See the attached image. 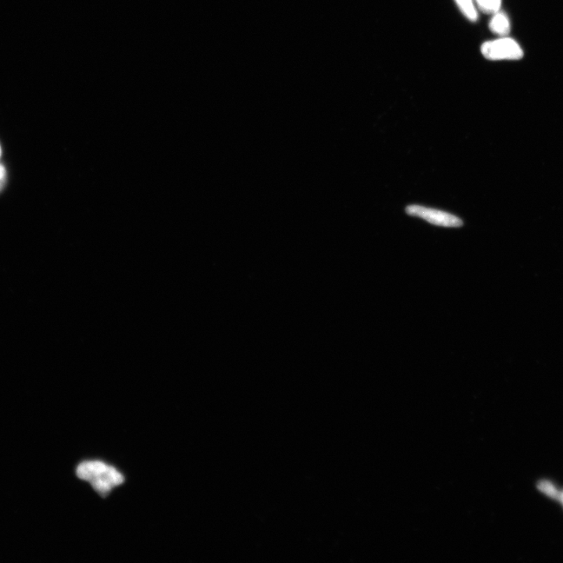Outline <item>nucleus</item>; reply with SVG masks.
Wrapping results in <instances>:
<instances>
[{"instance_id": "obj_3", "label": "nucleus", "mask_w": 563, "mask_h": 563, "mask_svg": "<svg viewBox=\"0 0 563 563\" xmlns=\"http://www.w3.org/2000/svg\"><path fill=\"white\" fill-rule=\"evenodd\" d=\"M406 211L408 215L422 218L436 227L459 228L463 225L462 220L459 217L446 211L429 208L421 205H409Z\"/></svg>"}, {"instance_id": "obj_4", "label": "nucleus", "mask_w": 563, "mask_h": 563, "mask_svg": "<svg viewBox=\"0 0 563 563\" xmlns=\"http://www.w3.org/2000/svg\"><path fill=\"white\" fill-rule=\"evenodd\" d=\"M493 17L490 22L489 28L494 34L501 37L506 36L511 30V23L509 18L504 12L498 11L493 15Z\"/></svg>"}, {"instance_id": "obj_10", "label": "nucleus", "mask_w": 563, "mask_h": 563, "mask_svg": "<svg viewBox=\"0 0 563 563\" xmlns=\"http://www.w3.org/2000/svg\"><path fill=\"white\" fill-rule=\"evenodd\" d=\"M560 501H561L562 504L563 505V492H561Z\"/></svg>"}, {"instance_id": "obj_2", "label": "nucleus", "mask_w": 563, "mask_h": 563, "mask_svg": "<svg viewBox=\"0 0 563 563\" xmlns=\"http://www.w3.org/2000/svg\"><path fill=\"white\" fill-rule=\"evenodd\" d=\"M481 52L490 61H519L523 57V50L515 39L507 36L482 45Z\"/></svg>"}, {"instance_id": "obj_7", "label": "nucleus", "mask_w": 563, "mask_h": 563, "mask_svg": "<svg viewBox=\"0 0 563 563\" xmlns=\"http://www.w3.org/2000/svg\"><path fill=\"white\" fill-rule=\"evenodd\" d=\"M538 487L543 494H546L549 498L560 500L561 492L552 482L542 480L539 482Z\"/></svg>"}, {"instance_id": "obj_9", "label": "nucleus", "mask_w": 563, "mask_h": 563, "mask_svg": "<svg viewBox=\"0 0 563 563\" xmlns=\"http://www.w3.org/2000/svg\"><path fill=\"white\" fill-rule=\"evenodd\" d=\"M5 183L6 178H3V180H0V191H1L4 187Z\"/></svg>"}, {"instance_id": "obj_11", "label": "nucleus", "mask_w": 563, "mask_h": 563, "mask_svg": "<svg viewBox=\"0 0 563 563\" xmlns=\"http://www.w3.org/2000/svg\"><path fill=\"white\" fill-rule=\"evenodd\" d=\"M0 156H1V148H0Z\"/></svg>"}, {"instance_id": "obj_8", "label": "nucleus", "mask_w": 563, "mask_h": 563, "mask_svg": "<svg viewBox=\"0 0 563 563\" xmlns=\"http://www.w3.org/2000/svg\"><path fill=\"white\" fill-rule=\"evenodd\" d=\"M6 169L3 164H0V180L6 178Z\"/></svg>"}, {"instance_id": "obj_1", "label": "nucleus", "mask_w": 563, "mask_h": 563, "mask_svg": "<svg viewBox=\"0 0 563 563\" xmlns=\"http://www.w3.org/2000/svg\"><path fill=\"white\" fill-rule=\"evenodd\" d=\"M76 475L79 479L87 481L92 488L101 495H107L113 489L124 482V476L114 466L101 461H85L77 466Z\"/></svg>"}, {"instance_id": "obj_6", "label": "nucleus", "mask_w": 563, "mask_h": 563, "mask_svg": "<svg viewBox=\"0 0 563 563\" xmlns=\"http://www.w3.org/2000/svg\"><path fill=\"white\" fill-rule=\"evenodd\" d=\"M478 8L485 14H495L500 10L501 0H475Z\"/></svg>"}, {"instance_id": "obj_5", "label": "nucleus", "mask_w": 563, "mask_h": 563, "mask_svg": "<svg viewBox=\"0 0 563 563\" xmlns=\"http://www.w3.org/2000/svg\"><path fill=\"white\" fill-rule=\"evenodd\" d=\"M457 6L469 21L476 22L478 18V13L475 8L473 0H455Z\"/></svg>"}]
</instances>
